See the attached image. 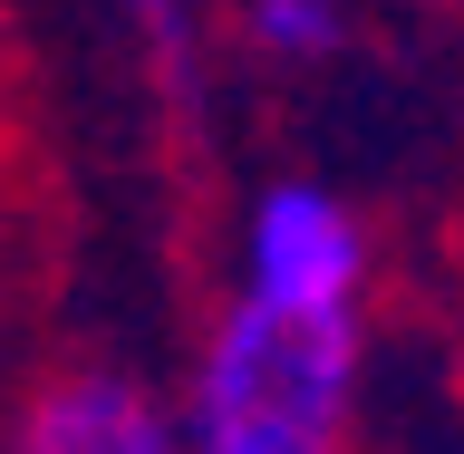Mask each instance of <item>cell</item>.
I'll list each match as a JSON object with an SVG mask.
<instances>
[{"label":"cell","mask_w":464,"mask_h":454,"mask_svg":"<svg viewBox=\"0 0 464 454\" xmlns=\"http://www.w3.org/2000/svg\"><path fill=\"white\" fill-rule=\"evenodd\" d=\"M358 290H368V232H358V213H348L339 194L271 184V194L242 213L232 300L300 310V319H358Z\"/></svg>","instance_id":"7a4b0ae2"},{"label":"cell","mask_w":464,"mask_h":454,"mask_svg":"<svg viewBox=\"0 0 464 454\" xmlns=\"http://www.w3.org/2000/svg\"><path fill=\"white\" fill-rule=\"evenodd\" d=\"M242 29H252V49L281 58V68H310V58H329V49L348 39L339 0H252V10H242Z\"/></svg>","instance_id":"277c9868"},{"label":"cell","mask_w":464,"mask_h":454,"mask_svg":"<svg viewBox=\"0 0 464 454\" xmlns=\"http://www.w3.org/2000/svg\"><path fill=\"white\" fill-rule=\"evenodd\" d=\"M10 454H174V416L136 377L78 368L58 387H39V406L20 416V445Z\"/></svg>","instance_id":"3957f363"},{"label":"cell","mask_w":464,"mask_h":454,"mask_svg":"<svg viewBox=\"0 0 464 454\" xmlns=\"http://www.w3.org/2000/svg\"><path fill=\"white\" fill-rule=\"evenodd\" d=\"M348 426H358V319L232 300L194 358L174 454H348Z\"/></svg>","instance_id":"6da1fadb"},{"label":"cell","mask_w":464,"mask_h":454,"mask_svg":"<svg viewBox=\"0 0 464 454\" xmlns=\"http://www.w3.org/2000/svg\"><path fill=\"white\" fill-rule=\"evenodd\" d=\"M116 10L145 29V49H155V68H165L174 87H194V10H184V0H116Z\"/></svg>","instance_id":"5b68a950"}]
</instances>
